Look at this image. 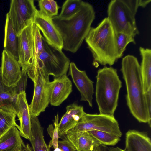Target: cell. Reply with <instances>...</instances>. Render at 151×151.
I'll use <instances>...</instances> for the list:
<instances>
[{
  "label": "cell",
  "instance_id": "34",
  "mask_svg": "<svg viewBox=\"0 0 151 151\" xmlns=\"http://www.w3.org/2000/svg\"><path fill=\"white\" fill-rule=\"evenodd\" d=\"M11 88H8L3 83L2 81L1 69L0 68V93L9 90Z\"/></svg>",
  "mask_w": 151,
  "mask_h": 151
},
{
  "label": "cell",
  "instance_id": "23",
  "mask_svg": "<svg viewBox=\"0 0 151 151\" xmlns=\"http://www.w3.org/2000/svg\"><path fill=\"white\" fill-rule=\"evenodd\" d=\"M18 95L14 94L12 88L9 90L0 93V109L15 113Z\"/></svg>",
  "mask_w": 151,
  "mask_h": 151
},
{
  "label": "cell",
  "instance_id": "12",
  "mask_svg": "<svg viewBox=\"0 0 151 151\" xmlns=\"http://www.w3.org/2000/svg\"><path fill=\"white\" fill-rule=\"evenodd\" d=\"M49 103L54 106H60L72 91V84L67 75L54 78L49 83Z\"/></svg>",
  "mask_w": 151,
  "mask_h": 151
},
{
  "label": "cell",
  "instance_id": "19",
  "mask_svg": "<svg viewBox=\"0 0 151 151\" xmlns=\"http://www.w3.org/2000/svg\"><path fill=\"white\" fill-rule=\"evenodd\" d=\"M66 137L77 151H92L97 147L103 145L87 132Z\"/></svg>",
  "mask_w": 151,
  "mask_h": 151
},
{
  "label": "cell",
  "instance_id": "21",
  "mask_svg": "<svg viewBox=\"0 0 151 151\" xmlns=\"http://www.w3.org/2000/svg\"><path fill=\"white\" fill-rule=\"evenodd\" d=\"M18 38L8 13L6 15L4 29V50L18 60Z\"/></svg>",
  "mask_w": 151,
  "mask_h": 151
},
{
  "label": "cell",
  "instance_id": "1",
  "mask_svg": "<svg viewBox=\"0 0 151 151\" xmlns=\"http://www.w3.org/2000/svg\"><path fill=\"white\" fill-rule=\"evenodd\" d=\"M120 70L126 86L127 105L132 116L139 122L151 127L144 92L140 66L136 57L128 55L122 60Z\"/></svg>",
  "mask_w": 151,
  "mask_h": 151
},
{
  "label": "cell",
  "instance_id": "29",
  "mask_svg": "<svg viewBox=\"0 0 151 151\" xmlns=\"http://www.w3.org/2000/svg\"><path fill=\"white\" fill-rule=\"evenodd\" d=\"M116 40L119 58H121L129 43L136 44L134 37L122 32L116 33Z\"/></svg>",
  "mask_w": 151,
  "mask_h": 151
},
{
  "label": "cell",
  "instance_id": "2",
  "mask_svg": "<svg viewBox=\"0 0 151 151\" xmlns=\"http://www.w3.org/2000/svg\"><path fill=\"white\" fill-rule=\"evenodd\" d=\"M95 17L94 9L83 1L78 11L71 17L60 19L57 16L52 20L63 40V49L73 53L77 52L91 28Z\"/></svg>",
  "mask_w": 151,
  "mask_h": 151
},
{
  "label": "cell",
  "instance_id": "7",
  "mask_svg": "<svg viewBox=\"0 0 151 151\" xmlns=\"http://www.w3.org/2000/svg\"><path fill=\"white\" fill-rule=\"evenodd\" d=\"M29 77L34 83L33 97L29 105L31 116L37 117L48 106L49 76L38 66H30L27 69Z\"/></svg>",
  "mask_w": 151,
  "mask_h": 151
},
{
  "label": "cell",
  "instance_id": "36",
  "mask_svg": "<svg viewBox=\"0 0 151 151\" xmlns=\"http://www.w3.org/2000/svg\"><path fill=\"white\" fill-rule=\"evenodd\" d=\"M18 151H33L32 147L28 144H27L25 147L23 149Z\"/></svg>",
  "mask_w": 151,
  "mask_h": 151
},
{
  "label": "cell",
  "instance_id": "5",
  "mask_svg": "<svg viewBox=\"0 0 151 151\" xmlns=\"http://www.w3.org/2000/svg\"><path fill=\"white\" fill-rule=\"evenodd\" d=\"M150 0H112L109 3L107 18L115 33L122 32L134 37L139 33L135 15L139 7H145Z\"/></svg>",
  "mask_w": 151,
  "mask_h": 151
},
{
  "label": "cell",
  "instance_id": "33",
  "mask_svg": "<svg viewBox=\"0 0 151 151\" xmlns=\"http://www.w3.org/2000/svg\"><path fill=\"white\" fill-rule=\"evenodd\" d=\"M145 94L148 114L151 117V87L145 93Z\"/></svg>",
  "mask_w": 151,
  "mask_h": 151
},
{
  "label": "cell",
  "instance_id": "31",
  "mask_svg": "<svg viewBox=\"0 0 151 151\" xmlns=\"http://www.w3.org/2000/svg\"><path fill=\"white\" fill-rule=\"evenodd\" d=\"M27 71V69H22L20 79L15 86L12 87V89L14 94L18 95L22 92H25L28 78Z\"/></svg>",
  "mask_w": 151,
  "mask_h": 151
},
{
  "label": "cell",
  "instance_id": "8",
  "mask_svg": "<svg viewBox=\"0 0 151 151\" xmlns=\"http://www.w3.org/2000/svg\"><path fill=\"white\" fill-rule=\"evenodd\" d=\"M91 130L105 132L120 137L122 134L114 117L84 112L76 126L67 132L66 136Z\"/></svg>",
  "mask_w": 151,
  "mask_h": 151
},
{
  "label": "cell",
  "instance_id": "32",
  "mask_svg": "<svg viewBox=\"0 0 151 151\" xmlns=\"http://www.w3.org/2000/svg\"><path fill=\"white\" fill-rule=\"evenodd\" d=\"M62 139V140L58 141V147L63 151H76L75 147L66 136Z\"/></svg>",
  "mask_w": 151,
  "mask_h": 151
},
{
  "label": "cell",
  "instance_id": "18",
  "mask_svg": "<svg viewBox=\"0 0 151 151\" xmlns=\"http://www.w3.org/2000/svg\"><path fill=\"white\" fill-rule=\"evenodd\" d=\"M19 131L12 127L0 138V151H18L26 146Z\"/></svg>",
  "mask_w": 151,
  "mask_h": 151
},
{
  "label": "cell",
  "instance_id": "37",
  "mask_svg": "<svg viewBox=\"0 0 151 151\" xmlns=\"http://www.w3.org/2000/svg\"><path fill=\"white\" fill-rule=\"evenodd\" d=\"M108 151H124L122 150L119 149H112Z\"/></svg>",
  "mask_w": 151,
  "mask_h": 151
},
{
  "label": "cell",
  "instance_id": "26",
  "mask_svg": "<svg viewBox=\"0 0 151 151\" xmlns=\"http://www.w3.org/2000/svg\"><path fill=\"white\" fill-rule=\"evenodd\" d=\"M83 1L81 0H67L63 3L61 12L58 17L60 19L68 18L75 14L81 7Z\"/></svg>",
  "mask_w": 151,
  "mask_h": 151
},
{
  "label": "cell",
  "instance_id": "35",
  "mask_svg": "<svg viewBox=\"0 0 151 151\" xmlns=\"http://www.w3.org/2000/svg\"><path fill=\"white\" fill-rule=\"evenodd\" d=\"M107 147L104 145H100L96 147L92 151H106Z\"/></svg>",
  "mask_w": 151,
  "mask_h": 151
},
{
  "label": "cell",
  "instance_id": "28",
  "mask_svg": "<svg viewBox=\"0 0 151 151\" xmlns=\"http://www.w3.org/2000/svg\"><path fill=\"white\" fill-rule=\"evenodd\" d=\"M87 132L105 146H114L121 140L118 136L105 132L97 130Z\"/></svg>",
  "mask_w": 151,
  "mask_h": 151
},
{
  "label": "cell",
  "instance_id": "27",
  "mask_svg": "<svg viewBox=\"0 0 151 151\" xmlns=\"http://www.w3.org/2000/svg\"><path fill=\"white\" fill-rule=\"evenodd\" d=\"M39 12L47 17L52 18L58 15L60 7L54 0H41L38 1Z\"/></svg>",
  "mask_w": 151,
  "mask_h": 151
},
{
  "label": "cell",
  "instance_id": "3",
  "mask_svg": "<svg viewBox=\"0 0 151 151\" xmlns=\"http://www.w3.org/2000/svg\"><path fill=\"white\" fill-rule=\"evenodd\" d=\"M85 40L93 56V63L111 66L119 59L116 33L107 17L96 27H91Z\"/></svg>",
  "mask_w": 151,
  "mask_h": 151
},
{
  "label": "cell",
  "instance_id": "25",
  "mask_svg": "<svg viewBox=\"0 0 151 151\" xmlns=\"http://www.w3.org/2000/svg\"><path fill=\"white\" fill-rule=\"evenodd\" d=\"M16 116L14 113L0 109V138L13 126L18 127Z\"/></svg>",
  "mask_w": 151,
  "mask_h": 151
},
{
  "label": "cell",
  "instance_id": "15",
  "mask_svg": "<svg viewBox=\"0 0 151 151\" xmlns=\"http://www.w3.org/2000/svg\"><path fill=\"white\" fill-rule=\"evenodd\" d=\"M16 110V116L20 121V125L17 128L19 130L20 135L29 141L32 135L31 124L25 92L18 94Z\"/></svg>",
  "mask_w": 151,
  "mask_h": 151
},
{
  "label": "cell",
  "instance_id": "6",
  "mask_svg": "<svg viewBox=\"0 0 151 151\" xmlns=\"http://www.w3.org/2000/svg\"><path fill=\"white\" fill-rule=\"evenodd\" d=\"M70 63L69 59L62 50L48 44L44 38L43 50L37 61L31 65L38 66L47 76L57 78L67 75Z\"/></svg>",
  "mask_w": 151,
  "mask_h": 151
},
{
  "label": "cell",
  "instance_id": "30",
  "mask_svg": "<svg viewBox=\"0 0 151 151\" xmlns=\"http://www.w3.org/2000/svg\"><path fill=\"white\" fill-rule=\"evenodd\" d=\"M58 120L59 116L58 113L55 116L54 128L52 124H50L47 129L48 132L52 138L48 145L50 148L52 146L54 149L58 147V139L59 138L58 128Z\"/></svg>",
  "mask_w": 151,
  "mask_h": 151
},
{
  "label": "cell",
  "instance_id": "11",
  "mask_svg": "<svg viewBox=\"0 0 151 151\" xmlns=\"http://www.w3.org/2000/svg\"><path fill=\"white\" fill-rule=\"evenodd\" d=\"M20 67L18 60L4 50L0 68L2 81L6 86L12 88L16 85L21 78Z\"/></svg>",
  "mask_w": 151,
  "mask_h": 151
},
{
  "label": "cell",
  "instance_id": "16",
  "mask_svg": "<svg viewBox=\"0 0 151 151\" xmlns=\"http://www.w3.org/2000/svg\"><path fill=\"white\" fill-rule=\"evenodd\" d=\"M66 111L58 124L59 137L66 136L68 131L74 127L84 113L83 107L75 103L68 106Z\"/></svg>",
  "mask_w": 151,
  "mask_h": 151
},
{
  "label": "cell",
  "instance_id": "22",
  "mask_svg": "<svg viewBox=\"0 0 151 151\" xmlns=\"http://www.w3.org/2000/svg\"><path fill=\"white\" fill-rule=\"evenodd\" d=\"M139 50L142 58L140 70L145 93L151 87V50L140 47Z\"/></svg>",
  "mask_w": 151,
  "mask_h": 151
},
{
  "label": "cell",
  "instance_id": "4",
  "mask_svg": "<svg viewBox=\"0 0 151 151\" xmlns=\"http://www.w3.org/2000/svg\"><path fill=\"white\" fill-rule=\"evenodd\" d=\"M96 78L95 96L99 114L114 117L122 87L117 70L105 65L98 70Z\"/></svg>",
  "mask_w": 151,
  "mask_h": 151
},
{
  "label": "cell",
  "instance_id": "17",
  "mask_svg": "<svg viewBox=\"0 0 151 151\" xmlns=\"http://www.w3.org/2000/svg\"><path fill=\"white\" fill-rule=\"evenodd\" d=\"M124 151H151V141L147 133L129 130L125 135Z\"/></svg>",
  "mask_w": 151,
  "mask_h": 151
},
{
  "label": "cell",
  "instance_id": "9",
  "mask_svg": "<svg viewBox=\"0 0 151 151\" xmlns=\"http://www.w3.org/2000/svg\"><path fill=\"white\" fill-rule=\"evenodd\" d=\"M38 10L33 0H12L8 12L17 36L33 22Z\"/></svg>",
  "mask_w": 151,
  "mask_h": 151
},
{
  "label": "cell",
  "instance_id": "24",
  "mask_svg": "<svg viewBox=\"0 0 151 151\" xmlns=\"http://www.w3.org/2000/svg\"><path fill=\"white\" fill-rule=\"evenodd\" d=\"M32 37L33 58L32 63L37 60L43 48V37L36 24L33 22L32 24Z\"/></svg>",
  "mask_w": 151,
  "mask_h": 151
},
{
  "label": "cell",
  "instance_id": "14",
  "mask_svg": "<svg viewBox=\"0 0 151 151\" xmlns=\"http://www.w3.org/2000/svg\"><path fill=\"white\" fill-rule=\"evenodd\" d=\"M32 23L24 29L17 36L18 60L22 69L27 70L32 62Z\"/></svg>",
  "mask_w": 151,
  "mask_h": 151
},
{
  "label": "cell",
  "instance_id": "13",
  "mask_svg": "<svg viewBox=\"0 0 151 151\" xmlns=\"http://www.w3.org/2000/svg\"><path fill=\"white\" fill-rule=\"evenodd\" d=\"M33 22L41 31L43 37L48 44L62 50L63 42L62 37L52 18L42 15L38 10Z\"/></svg>",
  "mask_w": 151,
  "mask_h": 151
},
{
  "label": "cell",
  "instance_id": "20",
  "mask_svg": "<svg viewBox=\"0 0 151 151\" xmlns=\"http://www.w3.org/2000/svg\"><path fill=\"white\" fill-rule=\"evenodd\" d=\"M32 135L29 140L33 151H51L44 139V129L37 117L30 115Z\"/></svg>",
  "mask_w": 151,
  "mask_h": 151
},
{
  "label": "cell",
  "instance_id": "38",
  "mask_svg": "<svg viewBox=\"0 0 151 151\" xmlns=\"http://www.w3.org/2000/svg\"><path fill=\"white\" fill-rule=\"evenodd\" d=\"M54 151H63L61 149H60L58 147L55 149Z\"/></svg>",
  "mask_w": 151,
  "mask_h": 151
},
{
  "label": "cell",
  "instance_id": "10",
  "mask_svg": "<svg viewBox=\"0 0 151 151\" xmlns=\"http://www.w3.org/2000/svg\"><path fill=\"white\" fill-rule=\"evenodd\" d=\"M68 70V75L71 76L80 93L81 101H87L89 106L92 107L93 82L88 77L86 71L79 70L74 62L70 63Z\"/></svg>",
  "mask_w": 151,
  "mask_h": 151
}]
</instances>
